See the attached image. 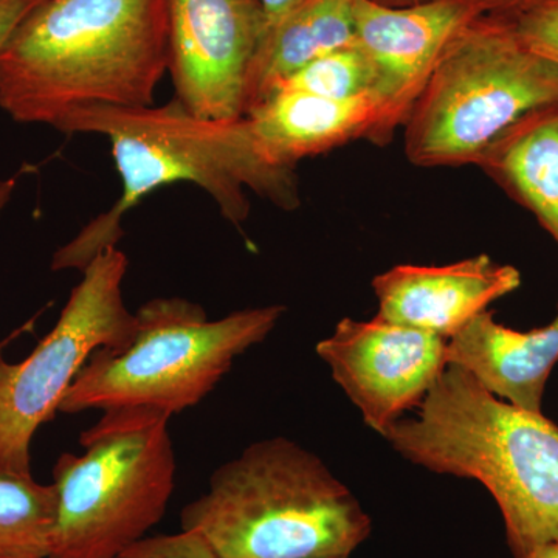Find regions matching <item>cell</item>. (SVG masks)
<instances>
[{
  "instance_id": "9a60e30c",
  "label": "cell",
  "mask_w": 558,
  "mask_h": 558,
  "mask_svg": "<svg viewBox=\"0 0 558 558\" xmlns=\"http://www.w3.org/2000/svg\"><path fill=\"white\" fill-rule=\"evenodd\" d=\"M475 167L526 208L558 247V100L517 120Z\"/></svg>"
},
{
  "instance_id": "5bb4252c",
  "label": "cell",
  "mask_w": 558,
  "mask_h": 558,
  "mask_svg": "<svg viewBox=\"0 0 558 558\" xmlns=\"http://www.w3.org/2000/svg\"><path fill=\"white\" fill-rule=\"evenodd\" d=\"M447 365L469 371L497 398L542 413L546 384L558 365V306L549 325L524 332L483 312L451 337Z\"/></svg>"
},
{
  "instance_id": "277c9868",
  "label": "cell",
  "mask_w": 558,
  "mask_h": 558,
  "mask_svg": "<svg viewBox=\"0 0 558 558\" xmlns=\"http://www.w3.org/2000/svg\"><path fill=\"white\" fill-rule=\"evenodd\" d=\"M219 558H349L371 519L325 462L288 438L252 444L180 513Z\"/></svg>"
},
{
  "instance_id": "5b68a950",
  "label": "cell",
  "mask_w": 558,
  "mask_h": 558,
  "mask_svg": "<svg viewBox=\"0 0 558 558\" xmlns=\"http://www.w3.org/2000/svg\"><path fill=\"white\" fill-rule=\"evenodd\" d=\"M286 307H253L209 322L199 304L156 299L137 312L138 330L123 351L98 349L70 385L60 411L150 409L172 416L197 405L234 360L278 325Z\"/></svg>"
},
{
  "instance_id": "30bf717a",
  "label": "cell",
  "mask_w": 558,
  "mask_h": 558,
  "mask_svg": "<svg viewBox=\"0 0 558 558\" xmlns=\"http://www.w3.org/2000/svg\"><path fill=\"white\" fill-rule=\"evenodd\" d=\"M449 340L379 317L343 318L319 341V357L354 402L363 421L384 435L407 410L421 405L447 368Z\"/></svg>"
},
{
  "instance_id": "cb8c5ba5",
  "label": "cell",
  "mask_w": 558,
  "mask_h": 558,
  "mask_svg": "<svg viewBox=\"0 0 558 558\" xmlns=\"http://www.w3.org/2000/svg\"><path fill=\"white\" fill-rule=\"evenodd\" d=\"M14 190H16V179H0V215L10 204Z\"/></svg>"
},
{
  "instance_id": "3957f363",
  "label": "cell",
  "mask_w": 558,
  "mask_h": 558,
  "mask_svg": "<svg viewBox=\"0 0 558 558\" xmlns=\"http://www.w3.org/2000/svg\"><path fill=\"white\" fill-rule=\"evenodd\" d=\"M381 436L414 464L480 481L501 510L513 558L558 542V427L543 413L447 365L416 416Z\"/></svg>"
},
{
  "instance_id": "2e32d148",
  "label": "cell",
  "mask_w": 558,
  "mask_h": 558,
  "mask_svg": "<svg viewBox=\"0 0 558 558\" xmlns=\"http://www.w3.org/2000/svg\"><path fill=\"white\" fill-rule=\"evenodd\" d=\"M354 2L304 0L264 33L250 72L245 112L303 65L355 44Z\"/></svg>"
},
{
  "instance_id": "44dd1931",
  "label": "cell",
  "mask_w": 558,
  "mask_h": 558,
  "mask_svg": "<svg viewBox=\"0 0 558 558\" xmlns=\"http://www.w3.org/2000/svg\"><path fill=\"white\" fill-rule=\"evenodd\" d=\"M44 0H0V54L25 17Z\"/></svg>"
},
{
  "instance_id": "ffe728a7",
  "label": "cell",
  "mask_w": 558,
  "mask_h": 558,
  "mask_svg": "<svg viewBox=\"0 0 558 558\" xmlns=\"http://www.w3.org/2000/svg\"><path fill=\"white\" fill-rule=\"evenodd\" d=\"M113 558H219L207 542L193 531L143 537Z\"/></svg>"
},
{
  "instance_id": "7c38bea8",
  "label": "cell",
  "mask_w": 558,
  "mask_h": 558,
  "mask_svg": "<svg viewBox=\"0 0 558 558\" xmlns=\"http://www.w3.org/2000/svg\"><path fill=\"white\" fill-rule=\"evenodd\" d=\"M521 286V274L490 256L447 266L392 267L373 279L379 301L376 317L450 340L495 301Z\"/></svg>"
},
{
  "instance_id": "52a82bcc",
  "label": "cell",
  "mask_w": 558,
  "mask_h": 558,
  "mask_svg": "<svg viewBox=\"0 0 558 558\" xmlns=\"http://www.w3.org/2000/svg\"><path fill=\"white\" fill-rule=\"evenodd\" d=\"M170 418L150 409L106 410L81 435L86 451L58 458L49 558H113L163 519L178 470Z\"/></svg>"
},
{
  "instance_id": "ba28073f",
  "label": "cell",
  "mask_w": 558,
  "mask_h": 558,
  "mask_svg": "<svg viewBox=\"0 0 558 558\" xmlns=\"http://www.w3.org/2000/svg\"><path fill=\"white\" fill-rule=\"evenodd\" d=\"M54 328L27 359L10 363L0 349V475H32V440L60 411L65 392L95 351H123L137 336L124 303L128 256L106 248L84 267Z\"/></svg>"
},
{
  "instance_id": "6da1fadb",
  "label": "cell",
  "mask_w": 558,
  "mask_h": 558,
  "mask_svg": "<svg viewBox=\"0 0 558 558\" xmlns=\"http://www.w3.org/2000/svg\"><path fill=\"white\" fill-rule=\"evenodd\" d=\"M54 130L108 138L121 196L54 253L51 270H83L106 248L117 247L124 216L154 191L174 183L199 186L233 226L248 218L247 191L282 211L301 204L296 170L264 159L245 117L208 119L174 97L163 106H89L65 116Z\"/></svg>"
},
{
  "instance_id": "8992f818",
  "label": "cell",
  "mask_w": 558,
  "mask_h": 558,
  "mask_svg": "<svg viewBox=\"0 0 558 558\" xmlns=\"http://www.w3.org/2000/svg\"><path fill=\"white\" fill-rule=\"evenodd\" d=\"M558 100V68L524 46L512 21L480 16L451 39L414 102L403 148L418 168L476 165L532 109Z\"/></svg>"
},
{
  "instance_id": "484cf974",
  "label": "cell",
  "mask_w": 558,
  "mask_h": 558,
  "mask_svg": "<svg viewBox=\"0 0 558 558\" xmlns=\"http://www.w3.org/2000/svg\"><path fill=\"white\" fill-rule=\"evenodd\" d=\"M376 2L384 3L388 7H409L416 5V3L429 2V0H376Z\"/></svg>"
},
{
  "instance_id": "9c48e42d",
  "label": "cell",
  "mask_w": 558,
  "mask_h": 558,
  "mask_svg": "<svg viewBox=\"0 0 558 558\" xmlns=\"http://www.w3.org/2000/svg\"><path fill=\"white\" fill-rule=\"evenodd\" d=\"M175 98L208 119H240L263 39L259 0H165Z\"/></svg>"
},
{
  "instance_id": "4fadbf2b",
  "label": "cell",
  "mask_w": 558,
  "mask_h": 558,
  "mask_svg": "<svg viewBox=\"0 0 558 558\" xmlns=\"http://www.w3.org/2000/svg\"><path fill=\"white\" fill-rule=\"evenodd\" d=\"M244 117L264 159L288 170L355 140L388 145L384 110L373 95L340 101L282 89L250 108Z\"/></svg>"
},
{
  "instance_id": "603a6c76",
  "label": "cell",
  "mask_w": 558,
  "mask_h": 558,
  "mask_svg": "<svg viewBox=\"0 0 558 558\" xmlns=\"http://www.w3.org/2000/svg\"><path fill=\"white\" fill-rule=\"evenodd\" d=\"M259 2L263 7L264 20H266V27H264V33H266L274 25H277L282 17L288 16L290 11L295 10L304 0H259Z\"/></svg>"
},
{
  "instance_id": "7402d4cb",
  "label": "cell",
  "mask_w": 558,
  "mask_h": 558,
  "mask_svg": "<svg viewBox=\"0 0 558 558\" xmlns=\"http://www.w3.org/2000/svg\"><path fill=\"white\" fill-rule=\"evenodd\" d=\"M549 0H473L481 16L502 17L512 20L520 13Z\"/></svg>"
},
{
  "instance_id": "d4e9b609",
  "label": "cell",
  "mask_w": 558,
  "mask_h": 558,
  "mask_svg": "<svg viewBox=\"0 0 558 558\" xmlns=\"http://www.w3.org/2000/svg\"><path fill=\"white\" fill-rule=\"evenodd\" d=\"M517 558H558V542L538 546V548L529 550L524 556Z\"/></svg>"
},
{
  "instance_id": "7a4b0ae2",
  "label": "cell",
  "mask_w": 558,
  "mask_h": 558,
  "mask_svg": "<svg viewBox=\"0 0 558 558\" xmlns=\"http://www.w3.org/2000/svg\"><path fill=\"white\" fill-rule=\"evenodd\" d=\"M167 72L165 0H44L0 54V109L57 128L89 106L154 105Z\"/></svg>"
},
{
  "instance_id": "ac0fdd59",
  "label": "cell",
  "mask_w": 558,
  "mask_h": 558,
  "mask_svg": "<svg viewBox=\"0 0 558 558\" xmlns=\"http://www.w3.org/2000/svg\"><path fill=\"white\" fill-rule=\"evenodd\" d=\"M373 65L355 43L303 65L279 83L274 92L299 90L329 100L347 101L373 95Z\"/></svg>"
},
{
  "instance_id": "e0dca14e",
  "label": "cell",
  "mask_w": 558,
  "mask_h": 558,
  "mask_svg": "<svg viewBox=\"0 0 558 558\" xmlns=\"http://www.w3.org/2000/svg\"><path fill=\"white\" fill-rule=\"evenodd\" d=\"M57 509L53 484L0 475V558H49Z\"/></svg>"
},
{
  "instance_id": "d6986e66",
  "label": "cell",
  "mask_w": 558,
  "mask_h": 558,
  "mask_svg": "<svg viewBox=\"0 0 558 558\" xmlns=\"http://www.w3.org/2000/svg\"><path fill=\"white\" fill-rule=\"evenodd\" d=\"M510 21L529 50L558 68V0L538 3Z\"/></svg>"
},
{
  "instance_id": "8fae6325",
  "label": "cell",
  "mask_w": 558,
  "mask_h": 558,
  "mask_svg": "<svg viewBox=\"0 0 558 558\" xmlns=\"http://www.w3.org/2000/svg\"><path fill=\"white\" fill-rule=\"evenodd\" d=\"M480 16L473 0H429L409 7L355 0V43L373 65V97L384 110L387 143L405 126L451 39Z\"/></svg>"
}]
</instances>
